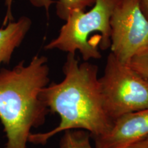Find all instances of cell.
<instances>
[{
  "mask_svg": "<svg viewBox=\"0 0 148 148\" xmlns=\"http://www.w3.org/2000/svg\"><path fill=\"white\" fill-rule=\"evenodd\" d=\"M62 71V81L47 85L40 93L49 112L60 116V123L49 132L31 133L29 143L44 145L54 135L71 130H82L96 138L113 124L103 107L97 66L88 61L79 63L75 54L67 53Z\"/></svg>",
  "mask_w": 148,
  "mask_h": 148,
  "instance_id": "cell-1",
  "label": "cell"
},
{
  "mask_svg": "<svg viewBox=\"0 0 148 148\" xmlns=\"http://www.w3.org/2000/svg\"><path fill=\"white\" fill-rule=\"evenodd\" d=\"M48 60L35 56L25 65L0 69V120L7 141L3 148H26L31 130L45 123L49 109L40 97L49 82Z\"/></svg>",
  "mask_w": 148,
  "mask_h": 148,
  "instance_id": "cell-2",
  "label": "cell"
},
{
  "mask_svg": "<svg viewBox=\"0 0 148 148\" xmlns=\"http://www.w3.org/2000/svg\"><path fill=\"white\" fill-rule=\"evenodd\" d=\"M119 0H95L92 8L85 12L76 10L71 12L62 25L58 36L45 47V49L58 50L82 55L83 60L99 59V49L92 47L88 38L92 33L101 34L100 48L106 50L110 47V20Z\"/></svg>",
  "mask_w": 148,
  "mask_h": 148,
  "instance_id": "cell-3",
  "label": "cell"
},
{
  "mask_svg": "<svg viewBox=\"0 0 148 148\" xmlns=\"http://www.w3.org/2000/svg\"><path fill=\"white\" fill-rule=\"evenodd\" d=\"M99 80L103 107L112 121L123 114L148 108V79L120 62L112 53L107 58Z\"/></svg>",
  "mask_w": 148,
  "mask_h": 148,
  "instance_id": "cell-4",
  "label": "cell"
},
{
  "mask_svg": "<svg viewBox=\"0 0 148 148\" xmlns=\"http://www.w3.org/2000/svg\"><path fill=\"white\" fill-rule=\"evenodd\" d=\"M110 49L122 63L148 55V20L140 0H119L110 20Z\"/></svg>",
  "mask_w": 148,
  "mask_h": 148,
  "instance_id": "cell-5",
  "label": "cell"
},
{
  "mask_svg": "<svg viewBox=\"0 0 148 148\" xmlns=\"http://www.w3.org/2000/svg\"><path fill=\"white\" fill-rule=\"evenodd\" d=\"M148 135V108L123 114L108 132L94 138L95 148H127Z\"/></svg>",
  "mask_w": 148,
  "mask_h": 148,
  "instance_id": "cell-6",
  "label": "cell"
},
{
  "mask_svg": "<svg viewBox=\"0 0 148 148\" xmlns=\"http://www.w3.org/2000/svg\"><path fill=\"white\" fill-rule=\"evenodd\" d=\"M31 25L30 18L23 16L0 29V65L10 62L14 51L21 44Z\"/></svg>",
  "mask_w": 148,
  "mask_h": 148,
  "instance_id": "cell-7",
  "label": "cell"
},
{
  "mask_svg": "<svg viewBox=\"0 0 148 148\" xmlns=\"http://www.w3.org/2000/svg\"><path fill=\"white\" fill-rule=\"evenodd\" d=\"M29 2L37 8H44L48 12L53 3H56V14L60 19L66 21L73 11L76 10H85L87 7L92 6L95 0H29ZM6 7V12L3 19V27L5 26L9 21H14L12 14V0H4Z\"/></svg>",
  "mask_w": 148,
  "mask_h": 148,
  "instance_id": "cell-8",
  "label": "cell"
},
{
  "mask_svg": "<svg viewBox=\"0 0 148 148\" xmlns=\"http://www.w3.org/2000/svg\"><path fill=\"white\" fill-rule=\"evenodd\" d=\"M60 148H92L89 133L82 130L65 131L60 140Z\"/></svg>",
  "mask_w": 148,
  "mask_h": 148,
  "instance_id": "cell-9",
  "label": "cell"
},
{
  "mask_svg": "<svg viewBox=\"0 0 148 148\" xmlns=\"http://www.w3.org/2000/svg\"><path fill=\"white\" fill-rule=\"evenodd\" d=\"M130 66L140 75L148 79V55L134 58Z\"/></svg>",
  "mask_w": 148,
  "mask_h": 148,
  "instance_id": "cell-10",
  "label": "cell"
},
{
  "mask_svg": "<svg viewBox=\"0 0 148 148\" xmlns=\"http://www.w3.org/2000/svg\"><path fill=\"white\" fill-rule=\"evenodd\" d=\"M127 148H148V135Z\"/></svg>",
  "mask_w": 148,
  "mask_h": 148,
  "instance_id": "cell-11",
  "label": "cell"
},
{
  "mask_svg": "<svg viewBox=\"0 0 148 148\" xmlns=\"http://www.w3.org/2000/svg\"><path fill=\"white\" fill-rule=\"evenodd\" d=\"M140 8L148 20V0H140Z\"/></svg>",
  "mask_w": 148,
  "mask_h": 148,
  "instance_id": "cell-12",
  "label": "cell"
}]
</instances>
